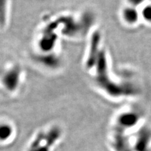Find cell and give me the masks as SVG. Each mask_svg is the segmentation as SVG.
Wrapping results in <instances>:
<instances>
[{"label":"cell","mask_w":151,"mask_h":151,"mask_svg":"<svg viewBox=\"0 0 151 151\" xmlns=\"http://www.w3.org/2000/svg\"><path fill=\"white\" fill-rule=\"evenodd\" d=\"M60 135L61 130L58 127H53L47 133L42 132L37 136L28 151H50Z\"/></svg>","instance_id":"1"},{"label":"cell","mask_w":151,"mask_h":151,"mask_svg":"<svg viewBox=\"0 0 151 151\" xmlns=\"http://www.w3.org/2000/svg\"><path fill=\"white\" fill-rule=\"evenodd\" d=\"M13 134V129L8 124L0 125V141H5L10 138Z\"/></svg>","instance_id":"6"},{"label":"cell","mask_w":151,"mask_h":151,"mask_svg":"<svg viewBox=\"0 0 151 151\" xmlns=\"http://www.w3.org/2000/svg\"><path fill=\"white\" fill-rule=\"evenodd\" d=\"M140 119V116L134 111L125 112L120 115L117 119L115 127L122 130H127L135 126Z\"/></svg>","instance_id":"4"},{"label":"cell","mask_w":151,"mask_h":151,"mask_svg":"<svg viewBox=\"0 0 151 151\" xmlns=\"http://www.w3.org/2000/svg\"><path fill=\"white\" fill-rule=\"evenodd\" d=\"M151 130L144 127L140 130L134 146L135 151H151Z\"/></svg>","instance_id":"3"},{"label":"cell","mask_w":151,"mask_h":151,"mask_svg":"<svg viewBox=\"0 0 151 151\" xmlns=\"http://www.w3.org/2000/svg\"><path fill=\"white\" fill-rule=\"evenodd\" d=\"M141 15L146 22L151 23V4H148L143 8Z\"/></svg>","instance_id":"7"},{"label":"cell","mask_w":151,"mask_h":151,"mask_svg":"<svg viewBox=\"0 0 151 151\" xmlns=\"http://www.w3.org/2000/svg\"><path fill=\"white\" fill-rule=\"evenodd\" d=\"M140 15L135 7L127 6L123 9L122 17L125 22L129 24H135L139 20Z\"/></svg>","instance_id":"5"},{"label":"cell","mask_w":151,"mask_h":151,"mask_svg":"<svg viewBox=\"0 0 151 151\" xmlns=\"http://www.w3.org/2000/svg\"><path fill=\"white\" fill-rule=\"evenodd\" d=\"M145 0H127V1L129 3L130 6L134 7H137L141 5L144 2Z\"/></svg>","instance_id":"8"},{"label":"cell","mask_w":151,"mask_h":151,"mask_svg":"<svg viewBox=\"0 0 151 151\" xmlns=\"http://www.w3.org/2000/svg\"><path fill=\"white\" fill-rule=\"evenodd\" d=\"M113 136V146L116 151H132L131 146L125 131L115 127Z\"/></svg>","instance_id":"2"}]
</instances>
